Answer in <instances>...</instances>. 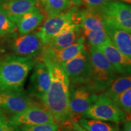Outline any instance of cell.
<instances>
[{
  "label": "cell",
  "mask_w": 131,
  "mask_h": 131,
  "mask_svg": "<svg viewBox=\"0 0 131 131\" xmlns=\"http://www.w3.org/2000/svg\"><path fill=\"white\" fill-rule=\"evenodd\" d=\"M88 53L91 77L86 86L97 93L104 91L117 77V70L97 47L91 46Z\"/></svg>",
  "instance_id": "obj_3"
},
{
  "label": "cell",
  "mask_w": 131,
  "mask_h": 131,
  "mask_svg": "<svg viewBox=\"0 0 131 131\" xmlns=\"http://www.w3.org/2000/svg\"><path fill=\"white\" fill-rule=\"evenodd\" d=\"M77 122L88 131H121L118 125L115 123L83 117L78 118Z\"/></svg>",
  "instance_id": "obj_21"
},
{
  "label": "cell",
  "mask_w": 131,
  "mask_h": 131,
  "mask_svg": "<svg viewBox=\"0 0 131 131\" xmlns=\"http://www.w3.org/2000/svg\"><path fill=\"white\" fill-rule=\"evenodd\" d=\"M123 131H131V122L130 118H127L124 122Z\"/></svg>",
  "instance_id": "obj_29"
},
{
  "label": "cell",
  "mask_w": 131,
  "mask_h": 131,
  "mask_svg": "<svg viewBox=\"0 0 131 131\" xmlns=\"http://www.w3.org/2000/svg\"><path fill=\"white\" fill-rule=\"evenodd\" d=\"M16 30V24L0 10V38L15 32Z\"/></svg>",
  "instance_id": "obj_25"
},
{
  "label": "cell",
  "mask_w": 131,
  "mask_h": 131,
  "mask_svg": "<svg viewBox=\"0 0 131 131\" xmlns=\"http://www.w3.org/2000/svg\"><path fill=\"white\" fill-rule=\"evenodd\" d=\"M98 96L97 92L86 85L70 86L69 106L75 119L82 117L95 102Z\"/></svg>",
  "instance_id": "obj_10"
},
{
  "label": "cell",
  "mask_w": 131,
  "mask_h": 131,
  "mask_svg": "<svg viewBox=\"0 0 131 131\" xmlns=\"http://www.w3.org/2000/svg\"><path fill=\"white\" fill-rule=\"evenodd\" d=\"M9 119L12 123L19 127L26 125L55 123L51 113L41 102L30 106L22 112L12 115Z\"/></svg>",
  "instance_id": "obj_9"
},
{
  "label": "cell",
  "mask_w": 131,
  "mask_h": 131,
  "mask_svg": "<svg viewBox=\"0 0 131 131\" xmlns=\"http://www.w3.org/2000/svg\"><path fill=\"white\" fill-rule=\"evenodd\" d=\"M77 11V8L72 6L56 16L45 18L38 30L42 42L47 45L66 27L74 23H76Z\"/></svg>",
  "instance_id": "obj_8"
},
{
  "label": "cell",
  "mask_w": 131,
  "mask_h": 131,
  "mask_svg": "<svg viewBox=\"0 0 131 131\" xmlns=\"http://www.w3.org/2000/svg\"><path fill=\"white\" fill-rule=\"evenodd\" d=\"M104 30L113 44L119 51L131 58L130 33L104 21Z\"/></svg>",
  "instance_id": "obj_16"
},
{
  "label": "cell",
  "mask_w": 131,
  "mask_h": 131,
  "mask_svg": "<svg viewBox=\"0 0 131 131\" xmlns=\"http://www.w3.org/2000/svg\"><path fill=\"white\" fill-rule=\"evenodd\" d=\"M72 6L69 0H44L38 7L47 18L61 14Z\"/></svg>",
  "instance_id": "obj_20"
},
{
  "label": "cell",
  "mask_w": 131,
  "mask_h": 131,
  "mask_svg": "<svg viewBox=\"0 0 131 131\" xmlns=\"http://www.w3.org/2000/svg\"><path fill=\"white\" fill-rule=\"evenodd\" d=\"M83 118L119 123L128 118L127 114L119 109L104 94L98 96L95 102L82 116Z\"/></svg>",
  "instance_id": "obj_6"
},
{
  "label": "cell",
  "mask_w": 131,
  "mask_h": 131,
  "mask_svg": "<svg viewBox=\"0 0 131 131\" xmlns=\"http://www.w3.org/2000/svg\"><path fill=\"white\" fill-rule=\"evenodd\" d=\"M81 33V27L74 23L66 27L45 46L53 49L64 48L77 41Z\"/></svg>",
  "instance_id": "obj_17"
},
{
  "label": "cell",
  "mask_w": 131,
  "mask_h": 131,
  "mask_svg": "<svg viewBox=\"0 0 131 131\" xmlns=\"http://www.w3.org/2000/svg\"><path fill=\"white\" fill-rule=\"evenodd\" d=\"M83 37L91 46H98L111 40L105 30H91L81 29Z\"/></svg>",
  "instance_id": "obj_23"
},
{
  "label": "cell",
  "mask_w": 131,
  "mask_h": 131,
  "mask_svg": "<svg viewBox=\"0 0 131 131\" xmlns=\"http://www.w3.org/2000/svg\"><path fill=\"white\" fill-rule=\"evenodd\" d=\"M76 23L81 29L91 30H104V20L97 11L84 9L77 11L76 14Z\"/></svg>",
  "instance_id": "obj_19"
},
{
  "label": "cell",
  "mask_w": 131,
  "mask_h": 131,
  "mask_svg": "<svg viewBox=\"0 0 131 131\" xmlns=\"http://www.w3.org/2000/svg\"><path fill=\"white\" fill-rule=\"evenodd\" d=\"M96 47L105 55L118 73L130 74L131 58L119 51L111 40Z\"/></svg>",
  "instance_id": "obj_13"
},
{
  "label": "cell",
  "mask_w": 131,
  "mask_h": 131,
  "mask_svg": "<svg viewBox=\"0 0 131 131\" xmlns=\"http://www.w3.org/2000/svg\"><path fill=\"white\" fill-rule=\"evenodd\" d=\"M28 87V95L42 103L50 84L49 69L43 61H39L32 69Z\"/></svg>",
  "instance_id": "obj_12"
},
{
  "label": "cell",
  "mask_w": 131,
  "mask_h": 131,
  "mask_svg": "<svg viewBox=\"0 0 131 131\" xmlns=\"http://www.w3.org/2000/svg\"><path fill=\"white\" fill-rule=\"evenodd\" d=\"M37 6L36 0H0V10L15 24L23 15Z\"/></svg>",
  "instance_id": "obj_15"
},
{
  "label": "cell",
  "mask_w": 131,
  "mask_h": 131,
  "mask_svg": "<svg viewBox=\"0 0 131 131\" xmlns=\"http://www.w3.org/2000/svg\"><path fill=\"white\" fill-rule=\"evenodd\" d=\"M42 61L47 65L50 77V86L42 103L59 127L71 123L77 119L69 106L70 83L68 76L60 64L47 58H42Z\"/></svg>",
  "instance_id": "obj_1"
},
{
  "label": "cell",
  "mask_w": 131,
  "mask_h": 131,
  "mask_svg": "<svg viewBox=\"0 0 131 131\" xmlns=\"http://www.w3.org/2000/svg\"><path fill=\"white\" fill-rule=\"evenodd\" d=\"M131 87L130 74H122L117 77L112 83L104 90V94L112 100L115 96Z\"/></svg>",
  "instance_id": "obj_22"
},
{
  "label": "cell",
  "mask_w": 131,
  "mask_h": 131,
  "mask_svg": "<svg viewBox=\"0 0 131 131\" xmlns=\"http://www.w3.org/2000/svg\"><path fill=\"white\" fill-rule=\"evenodd\" d=\"M111 0H81V4L87 9L96 11Z\"/></svg>",
  "instance_id": "obj_28"
},
{
  "label": "cell",
  "mask_w": 131,
  "mask_h": 131,
  "mask_svg": "<svg viewBox=\"0 0 131 131\" xmlns=\"http://www.w3.org/2000/svg\"><path fill=\"white\" fill-rule=\"evenodd\" d=\"M116 1H120V2L125 3L129 4H130L131 3V0H116Z\"/></svg>",
  "instance_id": "obj_33"
},
{
  "label": "cell",
  "mask_w": 131,
  "mask_h": 131,
  "mask_svg": "<svg viewBox=\"0 0 131 131\" xmlns=\"http://www.w3.org/2000/svg\"><path fill=\"white\" fill-rule=\"evenodd\" d=\"M85 40L86 39L84 37L81 36L75 43L60 49H53L45 46L41 55V59H49L61 64L76 56L82 49L85 48Z\"/></svg>",
  "instance_id": "obj_14"
},
{
  "label": "cell",
  "mask_w": 131,
  "mask_h": 131,
  "mask_svg": "<svg viewBox=\"0 0 131 131\" xmlns=\"http://www.w3.org/2000/svg\"><path fill=\"white\" fill-rule=\"evenodd\" d=\"M40 103L24 91H0V110L5 114L14 115Z\"/></svg>",
  "instance_id": "obj_11"
},
{
  "label": "cell",
  "mask_w": 131,
  "mask_h": 131,
  "mask_svg": "<svg viewBox=\"0 0 131 131\" xmlns=\"http://www.w3.org/2000/svg\"><path fill=\"white\" fill-rule=\"evenodd\" d=\"M73 6H80L81 4V0H69Z\"/></svg>",
  "instance_id": "obj_32"
},
{
  "label": "cell",
  "mask_w": 131,
  "mask_h": 131,
  "mask_svg": "<svg viewBox=\"0 0 131 131\" xmlns=\"http://www.w3.org/2000/svg\"><path fill=\"white\" fill-rule=\"evenodd\" d=\"M40 59L15 55L0 58V91L20 92L27 77Z\"/></svg>",
  "instance_id": "obj_2"
},
{
  "label": "cell",
  "mask_w": 131,
  "mask_h": 131,
  "mask_svg": "<svg viewBox=\"0 0 131 131\" xmlns=\"http://www.w3.org/2000/svg\"><path fill=\"white\" fill-rule=\"evenodd\" d=\"M0 131H20L19 127L15 125L5 114L0 110Z\"/></svg>",
  "instance_id": "obj_27"
},
{
  "label": "cell",
  "mask_w": 131,
  "mask_h": 131,
  "mask_svg": "<svg viewBox=\"0 0 131 131\" xmlns=\"http://www.w3.org/2000/svg\"><path fill=\"white\" fill-rule=\"evenodd\" d=\"M7 46L14 55L21 57H31L42 60L41 55L45 45L42 42L38 31L27 34H9Z\"/></svg>",
  "instance_id": "obj_4"
},
{
  "label": "cell",
  "mask_w": 131,
  "mask_h": 131,
  "mask_svg": "<svg viewBox=\"0 0 131 131\" xmlns=\"http://www.w3.org/2000/svg\"><path fill=\"white\" fill-rule=\"evenodd\" d=\"M36 1H37V2L38 3V6L39 5H40L41 3L44 1V0H36Z\"/></svg>",
  "instance_id": "obj_34"
},
{
  "label": "cell",
  "mask_w": 131,
  "mask_h": 131,
  "mask_svg": "<svg viewBox=\"0 0 131 131\" xmlns=\"http://www.w3.org/2000/svg\"><path fill=\"white\" fill-rule=\"evenodd\" d=\"M104 22L131 32L130 4L111 0L98 9Z\"/></svg>",
  "instance_id": "obj_7"
},
{
  "label": "cell",
  "mask_w": 131,
  "mask_h": 131,
  "mask_svg": "<svg viewBox=\"0 0 131 131\" xmlns=\"http://www.w3.org/2000/svg\"><path fill=\"white\" fill-rule=\"evenodd\" d=\"M113 103L119 108L127 114L131 112V89L129 88L123 92L116 95L112 100Z\"/></svg>",
  "instance_id": "obj_24"
},
{
  "label": "cell",
  "mask_w": 131,
  "mask_h": 131,
  "mask_svg": "<svg viewBox=\"0 0 131 131\" xmlns=\"http://www.w3.org/2000/svg\"><path fill=\"white\" fill-rule=\"evenodd\" d=\"M45 16L38 6L23 15L16 23L19 34H27L34 32L40 27Z\"/></svg>",
  "instance_id": "obj_18"
},
{
  "label": "cell",
  "mask_w": 131,
  "mask_h": 131,
  "mask_svg": "<svg viewBox=\"0 0 131 131\" xmlns=\"http://www.w3.org/2000/svg\"><path fill=\"white\" fill-rule=\"evenodd\" d=\"M61 131H77V130L73 128L72 125V123H71L70 124H66V125L61 126Z\"/></svg>",
  "instance_id": "obj_31"
},
{
  "label": "cell",
  "mask_w": 131,
  "mask_h": 131,
  "mask_svg": "<svg viewBox=\"0 0 131 131\" xmlns=\"http://www.w3.org/2000/svg\"><path fill=\"white\" fill-rule=\"evenodd\" d=\"M69 80L70 86L87 85L91 77L89 53L83 49L76 56L61 64Z\"/></svg>",
  "instance_id": "obj_5"
},
{
  "label": "cell",
  "mask_w": 131,
  "mask_h": 131,
  "mask_svg": "<svg viewBox=\"0 0 131 131\" xmlns=\"http://www.w3.org/2000/svg\"><path fill=\"white\" fill-rule=\"evenodd\" d=\"M20 131H60L57 123H45L36 125H26L19 127Z\"/></svg>",
  "instance_id": "obj_26"
},
{
  "label": "cell",
  "mask_w": 131,
  "mask_h": 131,
  "mask_svg": "<svg viewBox=\"0 0 131 131\" xmlns=\"http://www.w3.org/2000/svg\"><path fill=\"white\" fill-rule=\"evenodd\" d=\"M72 125L73 128L76 129L77 131H88L86 130V129L83 128V127H82L81 126L78 124V123L77 122V119H74V120L72 121Z\"/></svg>",
  "instance_id": "obj_30"
}]
</instances>
